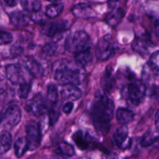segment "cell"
<instances>
[{
	"mask_svg": "<svg viewBox=\"0 0 159 159\" xmlns=\"http://www.w3.org/2000/svg\"><path fill=\"white\" fill-rule=\"evenodd\" d=\"M58 151L62 155L68 157L74 156L75 152V149L71 144H69L67 142H61L58 145Z\"/></svg>",
	"mask_w": 159,
	"mask_h": 159,
	"instance_id": "28",
	"label": "cell"
},
{
	"mask_svg": "<svg viewBox=\"0 0 159 159\" xmlns=\"http://www.w3.org/2000/svg\"><path fill=\"white\" fill-rule=\"evenodd\" d=\"M65 48L70 53L77 54L92 48L91 40L86 32L78 30L70 34L65 40Z\"/></svg>",
	"mask_w": 159,
	"mask_h": 159,
	"instance_id": "4",
	"label": "cell"
},
{
	"mask_svg": "<svg viewBox=\"0 0 159 159\" xmlns=\"http://www.w3.org/2000/svg\"><path fill=\"white\" fill-rule=\"evenodd\" d=\"M148 68H150L151 69L154 71H155L156 73H158V51H156L155 53L151 55L150 58H149L148 64Z\"/></svg>",
	"mask_w": 159,
	"mask_h": 159,
	"instance_id": "31",
	"label": "cell"
},
{
	"mask_svg": "<svg viewBox=\"0 0 159 159\" xmlns=\"http://www.w3.org/2000/svg\"><path fill=\"white\" fill-rule=\"evenodd\" d=\"M73 140L75 142V144L80 148L81 149H86L88 147V142L85 140V136H84L83 133L80 130L77 131L76 133L74 134L72 136Z\"/></svg>",
	"mask_w": 159,
	"mask_h": 159,
	"instance_id": "29",
	"label": "cell"
},
{
	"mask_svg": "<svg viewBox=\"0 0 159 159\" xmlns=\"http://www.w3.org/2000/svg\"><path fill=\"white\" fill-rule=\"evenodd\" d=\"M21 117L22 113L20 108L17 105L12 104L6 110L2 116V121H3L6 125L14 127L18 125L21 120Z\"/></svg>",
	"mask_w": 159,
	"mask_h": 159,
	"instance_id": "8",
	"label": "cell"
},
{
	"mask_svg": "<svg viewBox=\"0 0 159 159\" xmlns=\"http://www.w3.org/2000/svg\"><path fill=\"white\" fill-rule=\"evenodd\" d=\"M23 51V48H20V47L18 46H14L12 48V50H11V52H12V54H14L15 56H18L19 54H20Z\"/></svg>",
	"mask_w": 159,
	"mask_h": 159,
	"instance_id": "35",
	"label": "cell"
},
{
	"mask_svg": "<svg viewBox=\"0 0 159 159\" xmlns=\"http://www.w3.org/2000/svg\"><path fill=\"white\" fill-rule=\"evenodd\" d=\"M82 91L76 85H63L61 90V96L65 100H77L82 96Z\"/></svg>",
	"mask_w": 159,
	"mask_h": 159,
	"instance_id": "14",
	"label": "cell"
},
{
	"mask_svg": "<svg viewBox=\"0 0 159 159\" xmlns=\"http://www.w3.org/2000/svg\"><path fill=\"white\" fill-rule=\"evenodd\" d=\"M114 104L105 93H97L92 106V116L96 132L101 136L107 134L113 117Z\"/></svg>",
	"mask_w": 159,
	"mask_h": 159,
	"instance_id": "1",
	"label": "cell"
},
{
	"mask_svg": "<svg viewBox=\"0 0 159 159\" xmlns=\"http://www.w3.org/2000/svg\"><path fill=\"white\" fill-rule=\"evenodd\" d=\"M146 92L147 89L144 82L140 80H134L123 86L121 95L128 106L134 107L141 103Z\"/></svg>",
	"mask_w": 159,
	"mask_h": 159,
	"instance_id": "3",
	"label": "cell"
},
{
	"mask_svg": "<svg viewBox=\"0 0 159 159\" xmlns=\"http://www.w3.org/2000/svg\"><path fill=\"white\" fill-rule=\"evenodd\" d=\"M57 103L52 104V107H51V110H50L49 112L50 122H51V124H54V123L57 121V118H58L59 108L57 107Z\"/></svg>",
	"mask_w": 159,
	"mask_h": 159,
	"instance_id": "32",
	"label": "cell"
},
{
	"mask_svg": "<svg viewBox=\"0 0 159 159\" xmlns=\"http://www.w3.org/2000/svg\"><path fill=\"white\" fill-rule=\"evenodd\" d=\"M158 110L156 112V114H155V126H156V128L158 129Z\"/></svg>",
	"mask_w": 159,
	"mask_h": 159,
	"instance_id": "40",
	"label": "cell"
},
{
	"mask_svg": "<svg viewBox=\"0 0 159 159\" xmlns=\"http://www.w3.org/2000/svg\"><path fill=\"white\" fill-rule=\"evenodd\" d=\"M132 48L134 51L138 52L141 55H145L148 52V41L141 38H136L132 43Z\"/></svg>",
	"mask_w": 159,
	"mask_h": 159,
	"instance_id": "25",
	"label": "cell"
},
{
	"mask_svg": "<svg viewBox=\"0 0 159 159\" xmlns=\"http://www.w3.org/2000/svg\"><path fill=\"white\" fill-rule=\"evenodd\" d=\"M12 41V36L9 33L0 32V45L8 44Z\"/></svg>",
	"mask_w": 159,
	"mask_h": 159,
	"instance_id": "33",
	"label": "cell"
},
{
	"mask_svg": "<svg viewBox=\"0 0 159 159\" xmlns=\"http://www.w3.org/2000/svg\"><path fill=\"white\" fill-rule=\"evenodd\" d=\"M26 131L28 150H35L40 146L41 142V130L40 124L35 121L29 123L26 126Z\"/></svg>",
	"mask_w": 159,
	"mask_h": 159,
	"instance_id": "6",
	"label": "cell"
},
{
	"mask_svg": "<svg viewBox=\"0 0 159 159\" xmlns=\"http://www.w3.org/2000/svg\"><path fill=\"white\" fill-rule=\"evenodd\" d=\"M57 45L54 42L45 44L41 49V55L43 58H49L57 53Z\"/></svg>",
	"mask_w": 159,
	"mask_h": 159,
	"instance_id": "26",
	"label": "cell"
},
{
	"mask_svg": "<svg viewBox=\"0 0 159 159\" xmlns=\"http://www.w3.org/2000/svg\"><path fill=\"white\" fill-rule=\"evenodd\" d=\"M102 159H119L118 155L115 153H107L103 154Z\"/></svg>",
	"mask_w": 159,
	"mask_h": 159,
	"instance_id": "36",
	"label": "cell"
},
{
	"mask_svg": "<svg viewBox=\"0 0 159 159\" xmlns=\"http://www.w3.org/2000/svg\"><path fill=\"white\" fill-rule=\"evenodd\" d=\"M73 109V103L72 102H66V103L64 105L63 108H62V110H63V112L65 113H66V114H68V113H70L71 112V110H72Z\"/></svg>",
	"mask_w": 159,
	"mask_h": 159,
	"instance_id": "34",
	"label": "cell"
},
{
	"mask_svg": "<svg viewBox=\"0 0 159 159\" xmlns=\"http://www.w3.org/2000/svg\"><path fill=\"white\" fill-rule=\"evenodd\" d=\"M68 28V22L65 20H61V21H57L54 23H48L46 25H43V27L41 28V33L44 35L49 36V37H53L63 31L66 30Z\"/></svg>",
	"mask_w": 159,
	"mask_h": 159,
	"instance_id": "11",
	"label": "cell"
},
{
	"mask_svg": "<svg viewBox=\"0 0 159 159\" xmlns=\"http://www.w3.org/2000/svg\"><path fill=\"white\" fill-rule=\"evenodd\" d=\"M50 159H67L65 157H64L61 155H54L53 156H51Z\"/></svg>",
	"mask_w": 159,
	"mask_h": 159,
	"instance_id": "39",
	"label": "cell"
},
{
	"mask_svg": "<svg viewBox=\"0 0 159 159\" xmlns=\"http://www.w3.org/2000/svg\"><path fill=\"white\" fill-rule=\"evenodd\" d=\"M31 89V85L28 82H25L20 84L18 89V96L21 99H26L30 94Z\"/></svg>",
	"mask_w": 159,
	"mask_h": 159,
	"instance_id": "30",
	"label": "cell"
},
{
	"mask_svg": "<svg viewBox=\"0 0 159 159\" xmlns=\"http://www.w3.org/2000/svg\"><path fill=\"white\" fill-rule=\"evenodd\" d=\"M115 53V44L111 35L107 34L99 39L96 48V56L99 61H107Z\"/></svg>",
	"mask_w": 159,
	"mask_h": 159,
	"instance_id": "5",
	"label": "cell"
},
{
	"mask_svg": "<svg viewBox=\"0 0 159 159\" xmlns=\"http://www.w3.org/2000/svg\"><path fill=\"white\" fill-rule=\"evenodd\" d=\"M20 4L25 11L31 13L38 12L42 6L39 0H20Z\"/></svg>",
	"mask_w": 159,
	"mask_h": 159,
	"instance_id": "20",
	"label": "cell"
},
{
	"mask_svg": "<svg viewBox=\"0 0 159 159\" xmlns=\"http://www.w3.org/2000/svg\"><path fill=\"white\" fill-rule=\"evenodd\" d=\"M26 109L34 116H43L48 112V101L43 95L38 93L27 102Z\"/></svg>",
	"mask_w": 159,
	"mask_h": 159,
	"instance_id": "7",
	"label": "cell"
},
{
	"mask_svg": "<svg viewBox=\"0 0 159 159\" xmlns=\"http://www.w3.org/2000/svg\"><path fill=\"white\" fill-rule=\"evenodd\" d=\"M6 75L12 85H20L25 82L21 68L16 65H9L6 68Z\"/></svg>",
	"mask_w": 159,
	"mask_h": 159,
	"instance_id": "10",
	"label": "cell"
},
{
	"mask_svg": "<svg viewBox=\"0 0 159 159\" xmlns=\"http://www.w3.org/2000/svg\"><path fill=\"white\" fill-rule=\"evenodd\" d=\"M75 16L81 19H89L96 16V13L93 8L85 3L76 4L71 9Z\"/></svg>",
	"mask_w": 159,
	"mask_h": 159,
	"instance_id": "13",
	"label": "cell"
},
{
	"mask_svg": "<svg viewBox=\"0 0 159 159\" xmlns=\"http://www.w3.org/2000/svg\"><path fill=\"white\" fill-rule=\"evenodd\" d=\"M116 120L121 125H127L134 119V114L130 110L124 108L118 109L116 113Z\"/></svg>",
	"mask_w": 159,
	"mask_h": 159,
	"instance_id": "18",
	"label": "cell"
},
{
	"mask_svg": "<svg viewBox=\"0 0 159 159\" xmlns=\"http://www.w3.org/2000/svg\"><path fill=\"white\" fill-rule=\"evenodd\" d=\"M2 121V116H1V115H0V122H1Z\"/></svg>",
	"mask_w": 159,
	"mask_h": 159,
	"instance_id": "42",
	"label": "cell"
},
{
	"mask_svg": "<svg viewBox=\"0 0 159 159\" xmlns=\"http://www.w3.org/2000/svg\"><path fill=\"white\" fill-rule=\"evenodd\" d=\"M6 83H5L4 80H3L2 78H0V94L4 93L6 88Z\"/></svg>",
	"mask_w": 159,
	"mask_h": 159,
	"instance_id": "37",
	"label": "cell"
},
{
	"mask_svg": "<svg viewBox=\"0 0 159 159\" xmlns=\"http://www.w3.org/2000/svg\"><path fill=\"white\" fill-rule=\"evenodd\" d=\"M113 138L117 147L121 150H127L131 145V139L129 137V130L126 125H120L113 134Z\"/></svg>",
	"mask_w": 159,
	"mask_h": 159,
	"instance_id": "9",
	"label": "cell"
},
{
	"mask_svg": "<svg viewBox=\"0 0 159 159\" xmlns=\"http://www.w3.org/2000/svg\"><path fill=\"white\" fill-rule=\"evenodd\" d=\"M48 1L50 2H58L60 0H48Z\"/></svg>",
	"mask_w": 159,
	"mask_h": 159,
	"instance_id": "41",
	"label": "cell"
},
{
	"mask_svg": "<svg viewBox=\"0 0 159 159\" xmlns=\"http://www.w3.org/2000/svg\"><path fill=\"white\" fill-rule=\"evenodd\" d=\"M10 22L12 25L19 27L27 26L30 23L31 17L22 11H14L9 15Z\"/></svg>",
	"mask_w": 159,
	"mask_h": 159,
	"instance_id": "15",
	"label": "cell"
},
{
	"mask_svg": "<svg viewBox=\"0 0 159 159\" xmlns=\"http://www.w3.org/2000/svg\"><path fill=\"white\" fill-rule=\"evenodd\" d=\"M115 84H116V82L113 75L112 70L110 68H107L104 74L102 75V79H101V86L104 93H111L114 89Z\"/></svg>",
	"mask_w": 159,
	"mask_h": 159,
	"instance_id": "16",
	"label": "cell"
},
{
	"mask_svg": "<svg viewBox=\"0 0 159 159\" xmlns=\"http://www.w3.org/2000/svg\"><path fill=\"white\" fill-rule=\"evenodd\" d=\"M4 1L9 6H15L17 3V0H4Z\"/></svg>",
	"mask_w": 159,
	"mask_h": 159,
	"instance_id": "38",
	"label": "cell"
},
{
	"mask_svg": "<svg viewBox=\"0 0 159 159\" xmlns=\"http://www.w3.org/2000/svg\"><path fill=\"white\" fill-rule=\"evenodd\" d=\"M23 63L26 69L34 78H40L43 75V69L41 65L33 57H26L23 58Z\"/></svg>",
	"mask_w": 159,
	"mask_h": 159,
	"instance_id": "12",
	"label": "cell"
},
{
	"mask_svg": "<svg viewBox=\"0 0 159 159\" xmlns=\"http://www.w3.org/2000/svg\"><path fill=\"white\" fill-rule=\"evenodd\" d=\"M80 159H89V158H80Z\"/></svg>",
	"mask_w": 159,
	"mask_h": 159,
	"instance_id": "43",
	"label": "cell"
},
{
	"mask_svg": "<svg viewBox=\"0 0 159 159\" xmlns=\"http://www.w3.org/2000/svg\"><path fill=\"white\" fill-rule=\"evenodd\" d=\"M124 15H125V12L124 9L121 8H117V9H113L110 13L108 14L106 18V21L110 26L115 27L120 23Z\"/></svg>",
	"mask_w": 159,
	"mask_h": 159,
	"instance_id": "17",
	"label": "cell"
},
{
	"mask_svg": "<svg viewBox=\"0 0 159 159\" xmlns=\"http://www.w3.org/2000/svg\"><path fill=\"white\" fill-rule=\"evenodd\" d=\"M157 130H149L144 134L141 141V144L143 147H149L156 142L158 139V134Z\"/></svg>",
	"mask_w": 159,
	"mask_h": 159,
	"instance_id": "23",
	"label": "cell"
},
{
	"mask_svg": "<svg viewBox=\"0 0 159 159\" xmlns=\"http://www.w3.org/2000/svg\"><path fill=\"white\" fill-rule=\"evenodd\" d=\"M12 145V136L9 131L0 133V155L6 154L10 149Z\"/></svg>",
	"mask_w": 159,
	"mask_h": 159,
	"instance_id": "19",
	"label": "cell"
},
{
	"mask_svg": "<svg viewBox=\"0 0 159 159\" xmlns=\"http://www.w3.org/2000/svg\"><path fill=\"white\" fill-rule=\"evenodd\" d=\"M92 59H93L92 48L75 54V62L82 68L86 66L91 61Z\"/></svg>",
	"mask_w": 159,
	"mask_h": 159,
	"instance_id": "22",
	"label": "cell"
},
{
	"mask_svg": "<svg viewBox=\"0 0 159 159\" xmlns=\"http://www.w3.org/2000/svg\"><path fill=\"white\" fill-rule=\"evenodd\" d=\"M48 100L52 104L57 103L58 101V90L54 84H50L48 85Z\"/></svg>",
	"mask_w": 159,
	"mask_h": 159,
	"instance_id": "27",
	"label": "cell"
},
{
	"mask_svg": "<svg viewBox=\"0 0 159 159\" xmlns=\"http://www.w3.org/2000/svg\"><path fill=\"white\" fill-rule=\"evenodd\" d=\"M64 6L61 2H54L49 5L46 9V16L51 19L56 18L61 13Z\"/></svg>",
	"mask_w": 159,
	"mask_h": 159,
	"instance_id": "24",
	"label": "cell"
},
{
	"mask_svg": "<svg viewBox=\"0 0 159 159\" xmlns=\"http://www.w3.org/2000/svg\"><path fill=\"white\" fill-rule=\"evenodd\" d=\"M15 154L17 158H20L24 155L26 151L28 150V144L26 138L25 137H20L16 141L14 144Z\"/></svg>",
	"mask_w": 159,
	"mask_h": 159,
	"instance_id": "21",
	"label": "cell"
},
{
	"mask_svg": "<svg viewBox=\"0 0 159 159\" xmlns=\"http://www.w3.org/2000/svg\"><path fill=\"white\" fill-rule=\"evenodd\" d=\"M53 72L56 81L61 85H77L82 82L84 71L75 61L61 59L53 64Z\"/></svg>",
	"mask_w": 159,
	"mask_h": 159,
	"instance_id": "2",
	"label": "cell"
}]
</instances>
